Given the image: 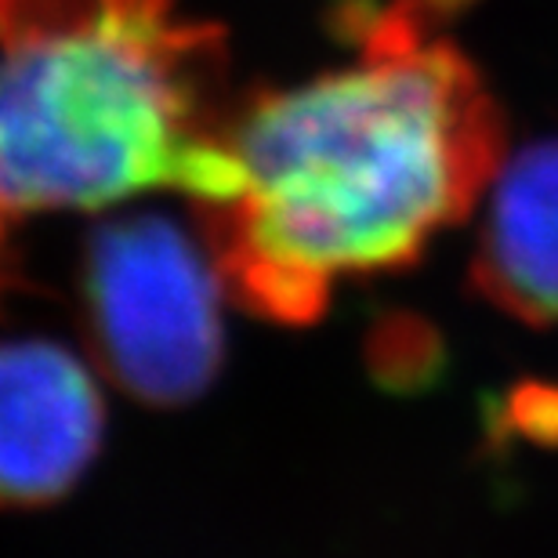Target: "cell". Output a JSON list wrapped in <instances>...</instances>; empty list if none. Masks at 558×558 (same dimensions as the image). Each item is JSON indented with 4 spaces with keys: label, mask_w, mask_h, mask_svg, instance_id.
I'll use <instances>...</instances> for the list:
<instances>
[{
    "label": "cell",
    "mask_w": 558,
    "mask_h": 558,
    "mask_svg": "<svg viewBox=\"0 0 558 558\" xmlns=\"http://www.w3.org/2000/svg\"><path fill=\"white\" fill-rule=\"evenodd\" d=\"M229 163L199 229L232 301L298 327L341 287L417 265L483 204L505 117L475 62L399 0L355 19L344 65L236 106Z\"/></svg>",
    "instance_id": "6da1fadb"
},
{
    "label": "cell",
    "mask_w": 558,
    "mask_h": 558,
    "mask_svg": "<svg viewBox=\"0 0 558 558\" xmlns=\"http://www.w3.org/2000/svg\"><path fill=\"white\" fill-rule=\"evenodd\" d=\"M226 48L178 0H0V193L102 210L229 193Z\"/></svg>",
    "instance_id": "7a4b0ae2"
},
{
    "label": "cell",
    "mask_w": 558,
    "mask_h": 558,
    "mask_svg": "<svg viewBox=\"0 0 558 558\" xmlns=\"http://www.w3.org/2000/svg\"><path fill=\"white\" fill-rule=\"evenodd\" d=\"M229 283L207 236L171 218H117L92 236L84 305L98 363L149 403L204 392L221 360Z\"/></svg>",
    "instance_id": "3957f363"
},
{
    "label": "cell",
    "mask_w": 558,
    "mask_h": 558,
    "mask_svg": "<svg viewBox=\"0 0 558 558\" xmlns=\"http://www.w3.org/2000/svg\"><path fill=\"white\" fill-rule=\"evenodd\" d=\"M106 432L95 371L48 338L0 341V505L62 497L92 468Z\"/></svg>",
    "instance_id": "277c9868"
},
{
    "label": "cell",
    "mask_w": 558,
    "mask_h": 558,
    "mask_svg": "<svg viewBox=\"0 0 558 558\" xmlns=\"http://www.w3.org/2000/svg\"><path fill=\"white\" fill-rule=\"evenodd\" d=\"M472 290L526 327L558 323V138L526 145L489 182Z\"/></svg>",
    "instance_id": "5b68a950"
},
{
    "label": "cell",
    "mask_w": 558,
    "mask_h": 558,
    "mask_svg": "<svg viewBox=\"0 0 558 558\" xmlns=\"http://www.w3.org/2000/svg\"><path fill=\"white\" fill-rule=\"evenodd\" d=\"M511 421H515L526 435H548V439H558V392H551V388L519 392L515 407H511Z\"/></svg>",
    "instance_id": "8992f818"
},
{
    "label": "cell",
    "mask_w": 558,
    "mask_h": 558,
    "mask_svg": "<svg viewBox=\"0 0 558 558\" xmlns=\"http://www.w3.org/2000/svg\"><path fill=\"white\" fill-rule=\"evenodd\" d=\"M417 4L432 22H442L446 15H457V11H464L468 4H475V0H417Z\"/></svg>",
    "instance_id": "52a82bcc"
},
{
    "label": "cell",
    "mask_w": 558,
    "mask_h": 558,
    "mask_svg": "<svg viewBox=\"0 0 558 558\" xmlns=\"http://www.w3.org/2000/svg\"><path fill=\"white\" fill-rule=\"evenodd\" d=\"M8 215H11V207H8L4 193H0V265H4V229H8Z\"/></svg>",
    "instance_id": "ba28073f"
}]
</instances>
